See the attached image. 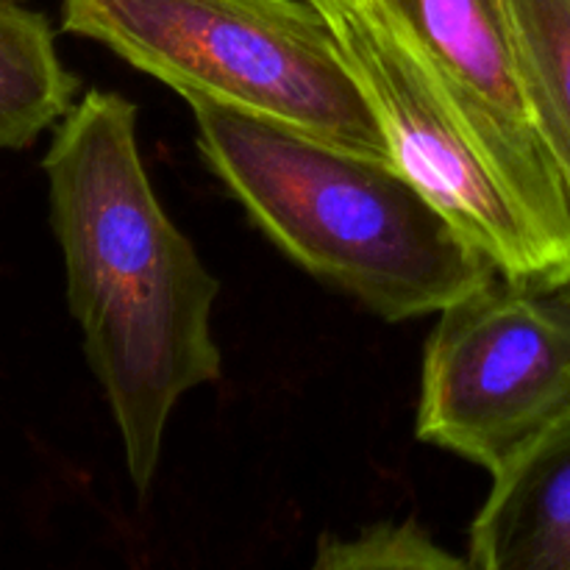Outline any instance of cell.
Listing matches in <instances>:
<instances>
[{"mask_svg": "<svg viewBox=\"0 0 570 570\" xmlns=\"http://www.w3.org/2000/svg\"><path fill=\"white\" fill-rule=\"evenodd\" d=\"M67 306L104 387L139 495L156 476L167 421L220 379L212 306L220 282L167 217L137 145V106L89 89L42 159Z\"/></svg>", "mask_w": 570, "mask_h": 570, "instance_id": "obj_1", "label": "cell"}, {"mask_svg": "<svg viewBox=\"0 0 570 570\" xmlns=\"http://www.w3.org/2000/svg\"><path fill=\"white\" fill-rule=\"evenodd\" d=\"M187 104L200 156L265 237L384 321L443 312L499 276L399 165L215 100Z\"/></svg>", "mask_w": 570, "mask_h": 570, "instance_id": "obj_2", "label": "cell"}, {"mask_svg": "<svg viewBox=\"0 0 570 570\" xmlns=\"http://www.w3.org/2000/svg\"><path fill=\"white\" fill-rule=\"evenodd\" d=\"M61 28L184 100H215L395 165L332 22L306 0H61Z\"/></svg>", "mask_w": 570, "mask_h": 570, "instance_id": "obj_3", "label": "cell"}, {"mask_svg": "<svg viewBox=\"0 0 570 570\" xmlns=\"http://www.w3.org/2000/svg\"><path fill=\"white\" fill-rule=\"evenodd\" d=\"M570 410V284L499 273L451 301L426 340L415 434L490 476Z\"/></svg>", "mask_w": 570, "mask_h": 570, "instance_id": "obj_4", "label": "cell"}, {"mask_svg": "<svg viewBox=\"0 0 570 570\" xmlns=\"http://www.w3.org/2000/svg\"><path fill=\"white\" fill-rule=\"evenodd\" d=\"M328 22L382 120L399 170L504 278L570 284V273L382 6L371 0Z\"/></svg>", "mask_w": 570, "mask_h": 570, "instance_id": "obj_5", "label": "cell"}, {"mask_svg": "<svg viewBox=\"0 0 570 570\" xmlns=\"http://www.w3.org/2000/svg\"><path fill=\"white\" fill-rule=\"evenodd\" d=\"M570 273V193L529 98L510 0H376Z\"/></svg>", "mask_w": 570, "mask_h": 570, "instance_id": "obj_6", "label": "cell"}, {"mask_svg": "<svg viewBox=\"0 0 570 570\" xmlns=\"http://www.w3.org/2000/svg\"><path fill=\"white\" fill-rule=\"evenodd\" d=\"M473 570H570V410L518 451L468 532Z\"/></svg>", "mask_w": 570, "mask_h": 570, "instance_id": "obj_7", "label": "cell"}, {"mask_svg": "<svg viewBox=\"0 0 570 570\" xmlns=\"http://www.w3.org/2000/svg\"><path fill=\"white\" fill-rule=\"evenodd\" d=\"M78 76L59 59L42 11L0 0V150L31 148L76 106Z\"/></svg>", "mask_w": 570, "mask_h": 570, "instance_id": "obj_8", "label": "cell"}, {"mask_svg": "<svg viewBox=\"0 0 570 570\" xmlns=\"http://www.w3.org/2000/svg\"><path fill=\"white\" fill-rule=\"evenodd\" d=\"M529 98L570 193V0H510Z\"/></svg>", "mask_w": 570, "mask_h": 570, "instance_id": "obj_9", "label": "cell"}, {"mask_svg": "<svg viewBox=\"0 0 570 570\" xmlns=\"http://www.w3.org/2000/svg\"><path fill=\"white\" fill-rule=\"evenodd\" d=\"M315 570H462L468 557L449 554L415 521L379 523L356 538L323 534Z\"/></svg>", "mask_w": 570, "mask_h": 570, "instance_id": "obj_10", "label": "cell"}, {"mask_svg": "<svg viewBox=\"0 0 570 570\" xmlns=\"http://www.w3.org/2000/svg\"><path fill=\"white\" fill-rule=\"evenodd\" d=\"M306 3H312L321 14H326L328 20H332V17L343 14V11H351V9H360V6L371 3V0H306Z\"/></svg>", "mask_w": 570, "mask_h": 570, "instance_id": "obj_11", "label": "cell"}]
</instances>
